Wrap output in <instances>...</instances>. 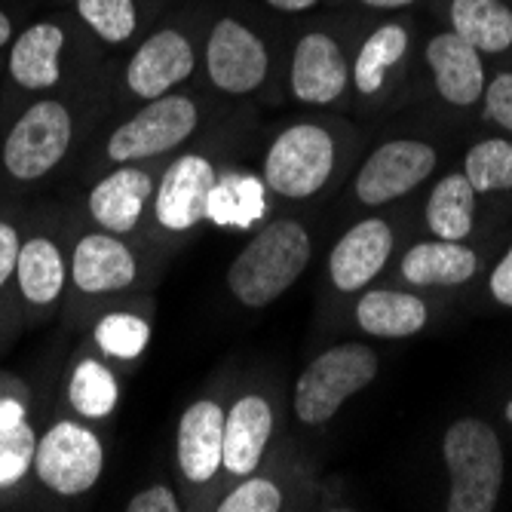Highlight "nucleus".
I'll list each match as a JSON object with an SVG mask.
<instances>
[{"label":"nucleus","instance_id":"obj_1","mask_svg":"<svg viewBox=\"0 0 512 512\" xmlns=\"http://www.w3.org/2000/svg\"><path fill=\"white\" fill-rule=\"evenodd\" d=\"M310 264V234L289 218L270 221L227 270V286L243 307H267L286 295Z\"/></svg>","mask_w":512,"mask_h":512},{"label":"nucleus","instance_id":"obj_2","mask_svg":"<svg viewBox=\"0 0 512 512\" xmlns=\"http://www.w3.org/2000/svg\"><path fill=\"white\" fill-rule=\"evenodd\" d=\"M74 145V111L65 99H34L7 129L0 145V169L16 184H34L53 175Z\"/></svg>","mask_w":512,"mask_h":512},{"label":"nucleus","instance_id":"obj_3","mask_svg":"<svg viewBox=\"0 0 512 512\" xmlns=\"http://www.w3.org/2000/svg\"><path fill=\"white\" fill-rule=\"evenodd\" d=\"M442 457L451 473L448 512H491L503 488V448L497 433L479 421H454L442 439Z\"/></svg>","mask_w":512,"mask_h":512},{"label":"nucleus","instance_id":"obj_4","mask_svg":"<svg viewBox=\"0 0 512 512\" xmlns=\"http://www.w3.org/2000/svg\"><path fill=\"white\" fill-rule=\"evenodd\" d=\"M378 375V356L365 344H338L319 353L295 384V414L307 427L329 424L350 396Z\"/></svg>","mask_w":512,"mask_h":512},{"label":"nucleus","instance_id":"obj_5","mask_svg":"<svg viewBox=\"0 0 512 512\" xmlns=\"http://www.w3.org/2000/svg\"><path fill=\"white\" fill-rule=\"evenodd\" d=\"M31 473L56 497H80L105 473V445L96 430L65 417L37 436Z\"/></svg>","mask_w":512,"mask_h":512},{"label":"nucleus","instance_id":"obj_6","mask_svg":"<svg viewBox=\"0 0 512 512\" xmlns=\"http://www.w3.org/2000/svg\"><path fill=\"white\" fill-rule=\"evenodd\" d=\"M335 169V138L322 126L298 123L270 145L264 157V184L289 200L313 197Z\"/></svg>","mask_w":512,"mask_h":512},{"label":"nucleus","instance_id":"obj_7","mask_svg":"<svg viewBox=\"0 0 512 512\" xmlns=\"http://www.w3.org/2000/svg\"><path fill=\"white\" fill-rule=\"evenodd\" d=\"M197 105L188 96H166L151 99L142 111L123 120L105 142V157L117 166L160 157L181 142H188L197 129Z\"/></svg>","mask_w":512,"mask_h":512},{"label":"nucleus","instance_id":"obj_8","mask_svg":"<svg viewBox=\"0 0 512 512\" xmlns=\"http://www.w3.org/2000/svg\"><path fill=\"white\" fill-rule=\"evenodd\" d=\"M436 151L417 138H393L371 154L356 175V197L365 206H384L417 184H424L436 169Z\"/></svg>","mask_w":512,"mask_h":512},{"label":"nucleus","instance_id":"obj_9","mask_svg":"<svg viewBox=\"0 0 512 512\" xmlns=\"http://www.w3.org/2000/svg\"><path fill=\"white\" fill-rule=\"evenodd\" d=\"M267 65V46L252 28L230 16L215 22L206 40V71L218 89L246 96L264 83Z\"/></svg>","mask_w":512,"mask_h":512},{"label":"nucleus","instance_id":"obj_10","mask_svg":"<svg viewBox=\"0 0 512 512\" xmlns=\"http://www.w3.org/2000/svg\"><path fill=\"white\" fill-rule=\"evenodd\" d=\"M138 261L132 249L108 230H92L74 243L68 258V286L86 298L120 295L135 286Z\"/></svg>","mask_w":512,"mask_h":512},{"label":"nucleus","instance_id":"obj_11","mask_svg":"<svg viewBox=\"0 0 512 512\" xmlns=\"http://www.w3.org/2000/svg\"><path fill=\"white\" fill-rule=\"evenodd\" d=\"M65 46L68 31L56 19L31 22L7 46L10 80L19 89L31 92V96H43V92L56 89L65 77Z\"/></svg>","mask_w":512,"mask_h":512},{"label":"nucleus","instance_id":"obj_12","mask_svg":"<svg viewBox=\"0 0 512 512\" xmlns=\"http://www.w3.org/2000/svg\"><path fill=\"white\" fill-rule=\"evenodd\" d=\"M191 71H194L191 40L172 28H163V31L151 34L132 53V59L126 65V89L132 96L151 102L188 80Z\"/></svg>","mask_w":512,"mask_h":512},{"label":"nucleus","instance_id":"obj_13","mask_svg":"<svg viewBox=\"0 0 512 512\" xmlns=\"http://www.w3.org/2000/svg\"><path fill=\"white\" fill-rule=\"evenodd\" d=\"M154 188L157 184L145 169L123 163L92 184L86 197V212L99 230L126 237L142 221Z\"/></svg>","mask_w":512,"mask_h":512},{"label":"nucleus","instance_id":"obj_14","mask_svg":"<svg viewBox=\"0 0 512 512\" xmlns=\"http://www.w3.org/2000/svg\"><path fill=\"white\" fill-rule=\"evenodd\" d=\"M218 181L206 157H178L154 188V215L166 230H188L206 218V200Z\"/></svg>","mask_w":512,"mask_h":512},{"label":"nucleus","instance_id":"obj_15","mask_svg":"<svg viewBox=\"0 0 512 512\" xmlns=\"http://www.w3.org/2000/svg\"><path fill=\"white\" fill-rule=\"evenodd\" d=\"M292 92L304 105H332L344 96L350 68L344 62L341 46L322 31L301 37L292 56Z\"/></svg>","mask_w":512,"mask_h":512},{"label":"nucleus","instance_id":"obj_16","mask_svg":"<svg viewBox=\"0 0 512 512\" xmlns=\"http://www.w3.org/2000/svg\"><path fill=\"white\" fill-rule=\"evenodd\" d=\"M393 252V230L384 218H365L335 243L329 258L332 283L341 292H359L375 279Z\"/></svg>","mask_w":512,"mask_h":512},{"label":"nucleus","instance_id":"obj_17","mask_svg":"<svg viewBox=\"0 0 512 512\" xmlns=\"http://www.w3.org/2000/svg\"><path fill=\"white\" fill-rule=\"evenodd\" d=\"M427 65L433 71L439 96L454 108H470L485 96L482 53L454 31H442L427 43Z\"/></svg>","mask_w":512,"mask_h":512},{"label":"nucleus","instance_id":"obj_18","mask_svg":"<svg viewBox=\"0 0 512 512\" xmlns=\"http://www.w3.org/2000/svg\"><path fill=\"white\" fill-rule=\"evenodd\" d=\"M13 286L19 298L25 301V307L53 310L68 289V258L62 246L46 234L28 237V240L22 237Z\"/></svg>","mask_w":512,"mask_h":512},{"label":"nucleus","instance_id":"obj_19","mask_svg":"<svg viewBox=\"0 0 512 512\" xmlns=\"http://www.w3.org/2000/svg\"><path fill=\"white\" fill-rule=\"evenodd\" d=\"M273 433V411L264 396H243L224 414V442H221V467L234 476H249L267 448Z\"/></svg>","mask_w":512,"mask_h":512},{"label":"nucleus","instance_id":"obj_20","mask_svg":"<svg viewBox=\"0 0 512 512\" xmlns=\"http://www.w3.org/2000/svg\"><path fill=\"white\" fill-rule=\"evenodd\" d=\"M224 414L212 399L194 402L178 424V467L188 482H209L221 467Z\"/></svg>","mask_w":512,"mask_h":512},{"label":"nucleus","instance_id":"obj_21","mask_svg":"<svg viewBox=\"0 0 512 512\" xmlns=\"http://www.w3.org/2000/svg\"><path fill=\"white\" fill-rule=\"evenodd\" d=\"M479 258L460 240L417 243L402 258V276L411 286H460L473 279Z\"/></svg>","mask_w":512,"mask_h":512},{"label":"nucleus","instance_id":"obj_22","mask_svg":"<svg viewBox=\"0 0 512 512\" xmlns=\"http://www.w3.org/2000/svg\"><path fill=\"white\" fill-rule=\"evenodd\" d=\"M356 319L375 338H411L427 325V304L408 292L375 289L359 298Z\"/></svg>","mask_w":512,"mask_h":512},{"label":"nucleus","instance_id":"obj_23","mask_svg":"<svg viewBox=\"0 0 512 512\" xmlns=\"http://www.w3.org/2000/svg\"><path fill=\"white\" fill-rule=\"evenodd\" d=\"M451 31L479 53H503L512 46V10L503 0H451Z\"/></svg>","mask_w":512,"mask_h":512},{"label":"nucleus","instance_id":"obj_24","mask_svg":"<svg viewBox=\"0 0 512 512\" xmlns=\"http://www.w3.org/2000/svg\"><path fill=\"white\" fill-rule=\"evenodd\" d=\"M68 405L80 421H105L120 402L117 375L99 356L77 359L68 375Z\"/></svg>","mask_w":512,"mask_h":512},{"label":"nucleus","instance_id":"obj_25","mask_svg":"<svg viewBox=\"0 0 512 512\" xmlns=\"http://www.w3.org/2000/svg\"><path fill=\"white\" fill-rule=\"evenodd\" d=\"M264 215V181L230 172L218 178L206 200V218L218 227H252Z\"/></svg>","mask_w":512,"mask_h":512},{"label":"nucleus","instance_id":"obj_26","mask_svg":"<svg viewBox=\"0 0 512 512\" xmlns=\"http://www.w3.org/2000/svg\"><path fill=\"white\" fill-rule=\"evenodd\" d=\"M476 191L463 172L445 175L427 200V227L439 240H463L473 230Z\"/></svg>","mask_w":512,"mask_h":512},{"label":"nucleus","instance_id":"obj_27","mask_svg":"<svg viewBox=\"0 0 512 512\" xmlns=\"http://www.w3.org/2000/svg\"><path fill=\"white\" fill-rule=\"evenodd\" d=\"M405 50H408V31L396 22L381 25L375 34H368L353 62V83L362 96H375L384 86L390 68L399 65V59L405 56Z\"/></svg>","mask_w":512,"mask_h":512},{"label":"nucleus","instance_id":"obj_28","mask_svg":"<svg viewBox=\"0 0 512 512\" xmlns=\"http://www.w3.org/2000/svg\"><path fill=\"white\" fill-rule=\"evenodd\" d=\"M92 341L108 359H138L151 344V325L138 313L111 310L92 325Z\"/></svg>","mask_w":512,"mask_h":512},{"label":"nucleus","instance_id":"obj_29","mask_svg":"<svg viewBox=\"0 0 512 512\" xmlns=\"http://www.w3.org/2000/svg\"><path fill=\"white\" fill-rule=\"evenodd\" d=\"M463 175L473 184L476 194H494L512 188V142L503 138H488L470 148L463 160Z\"/></svg>","mask_w":512,"mask_h":512},{"label":"nucleus","instance_id":"obj_30","mask_svg":"<svg viewBox=\"0 0 512 512\" xmlns=\"http://www.w3.org/2000/svg\"><path fill=\"white\" fill-rule=\"evenodd\" d=\"M77 19L99 40L120 46L138 28L135 0H74Z\"/></svg>","mask_w":512,"mask_h":512},{"label":"nucleus","instance_id":"obj_31","mask_svg":"<svg viewBox=\"0 0 512 512\" xmlns=\"http://www.w3.org/2000/svg\"><path fill=\"white\" fill-rule=\"evenodd\" d=\"M37 433L28 421L0 427V491H10L31 476Z\"/></svg>","mask_w":512,"mask_h":512},{"label":"nucleus","instance_id":"obj_32","mask_svg":"<svg viewBox=\"0 0 512 512\" xmlns=\"http://www.w3.org/2000/svg\"><path fill=\"white\" fill-rule=\"evenodd\" d=\"M218 509L221 512H276V509H283V494H279V488L270 479L255 476L230 491Z\"/></svg>","mask_w":512,"mask_h":512},{"label":"nucleus","instance_id":"obj_33","mask_svg":"<svg viewBox=\"0 0 512 512\" xmlns=\"http://www.w3.org/2000/svg\"><path fill=\"white\" fill-rule=\"evenodd\" d=\"M485 114L503 126L506 132H512V71H503L491 80V86H485Z\"/></svg>","mask_w":512,"mask_h":512},{"label":"nucleus","instance_id":"obj_34","mask_svg":"<svg viewBox=\"0 0 512 512\" xmlns=\"http://www.w3.org/2000/svg\"><path fill=\"white\" fill-rule=\"evenodd\" d=\"M19 249H22V234H19V227H16L10 218L0 215V292H4L7 286H13Z\"/></svg>","mask_w":512,"mask_h":512},{"label":"nucleus","instance_id":"obj_35","mask_svg":"<svg viewBox=\"0 0 512 512\" xmlns=\"http://www.w3.org/2000/svg\"><path fill=\"white\" fill-rule=\"evenodd\" d=\"M22 421H28V396L16 378L0 375V427H13Z\"/></svg>","mask_w":512,"mask_h":512},{"label":"nucleus","instance_id":"obj_36","mask_svg":"<svg viewBox=\"0 0 512 512\" xmlns=\"http://www.w3.org/2000/svg\"><path fill=\"white\" fill-rule=\"evenodd\" d=\"M129 512H178V497L172 494V488L166 485H154V488H145L142 494H135L129 503H126Z\"/></svg>","mask_w":512,"mask_h":512},{"label":"nucleus","instance_id":"obj_37","mask_svg":"<svg viewBox=\"0 0 512 512\" xmlns=\"http://www.w3.org/2000/svg\"><path fill=\"white\" fill-rule=\"evenodd\" d=\"M491 295H494L497 304L512 307V246L491 273Z\"/></svg>","mask_w":512,"mask_h":512},{"label":"nucleus","instance_id":"obj_38","mask_svg":"<svg viewBox=\"0 0 512 512\" xmlns=\"http://www.w3.org/2000/svg\"><path fill=\"white\" fill-rule=\"evenodd\" d=\"M267 4L279 13H304V10L316 7L319 0H267Z\"/></svg>","mask_w":512,"mask_h":512},{"label":"nucleus","instance_id":"obj_39","mask_svg":"<svg viewBox=\"0 0 512 512\" xmlns=\"http://www.w3.org/2000/svg\"><path fill=\"white\" fill-rule=\"evenodd\" d=\"M13 37H16L13 19H10V13L4 7H0V50H7V46L13 43Z\"/></svg>","mask_w":512,"mask_h":512},{"label":"nucleus","instance_id":"obj_40","mask_svg":"<svg viewBox=\"0 0 512 512\" xmlns=\"http://www.w3.org/2000/svg\"><path fill=\"white\" fill-rule=\"evenodd\" d=\"M365 7H375V10H399V7H408L414 0H362Z\"/></svg>","mask_w":512,"mask_h":512},{"label":"nucleus","instance_id":"obj_41","mask_svg":"<svg viewBox=\"0 0 512 512\" xmlns=\"http://www.w3.org/2000/svg\"><path fill=\"white\" fill-rule=\"evenodd\" d=\"M506 421L512 424V399H509V405H506Z\"/></svg>","mask_w":512,"mask_h":512}]
</instances>
